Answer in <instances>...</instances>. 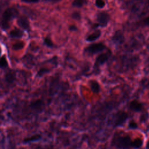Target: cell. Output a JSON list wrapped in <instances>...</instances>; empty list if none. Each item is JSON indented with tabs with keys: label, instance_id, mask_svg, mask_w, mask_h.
I'll return each mask as SVG.
<instances>
[{
	"label": "cell",
	"instance_id": "1",
	"mask_svg": "<svg viewBox=\"0 0 149 149\" xmlns=\"http://www.w3.org/2000/svg\"><path fill=\"white\" fill-rule=\"evenodd\" d=\"M111 144L116 149H139L143 146V140L141 138L132 140L127 134L115 132L111 139Z\"/></svg>",
	"mask_w": 149,
	"mask_h": 149
},
{
	"label": "cell",
	"instance_id": "2",
	"mask_svg": "<svg viewBox=\"0 0 149 149\" xmlns=\"http://www.w3.org/2000/svg\"><path fill=\"white\" fill-rule=\"evenodd\" d=\"M19 16V11L15 7H9L3 12L0 19V27L3 30H6L10 27V22Z\"/></svg>",
	"mask_w": 149,
	"mask_h": 149
},
{
	"label": "cell",
	"instance_id": "3",
	"mask_svg": "<svg viewBox=\"0 0 149 149\" xmlns=\"http://www.w3.org/2000/svg\"><path fill=\"white\" fill-rule=\"evenodd\" d=\"M129 114L124 111H118L114 113L111 118V124L113 127L122 126L129 118Z\"/></svg>",
	"mask_w": 149,
	"mask_h": 149
},
{
	"label": "cell",
	"instance_id": "4",
	"mask_svg": "<svg viewBox=\"0 0 149 149\" xmlns=\"http://www.w3.org/2000/svg\"><path fill=\"white\" fill-rule=\"evenodd\" d=\"M105 45L102 43H95L88 45L84 49L86 54L89 55H92L95 54H97L104 50Z\"/></svg>",
	"mask_w": 149,
	"mask_h": 149
},
{
	"label": "cell",
	"instance_id": "5",
	"mask_svg": "<svg viewBox=\"0 0 149 149\" xmlns=\"http://www.w3.org/2000/svg\"><path fill=\"white\" fill-rule=\"evenodd\" d=\"M110 56L111 53L109 52L100 54L95 59L94 68L95 69H98L100 66L103 65L105 63H106L108 61V60L110 58Z\"/></svg>",
	"mask_w": 149,
	"mask_h": 149
},
{
	"label": "cell",
	"instance_id": "6",
	"mask_svg": "<svg viewBox=\"0 0 149 149\" xmlns=\"http://www.w3.org/2000/svg\"><path fill=\"white\" fill-rule=\"evenodd\" d=\"M129 109L134 112H140L143 110L144 105L139 101L137 100H133L129 102Z\"/></svg>",
	"mask_w": 149,
	"mask_h": 149
},
{
	"label": "cell",
	"instance_id": "7",
	"mask_svg": "<svg viewBox=\"0 0 149 149\" xmlns=\"http://www.w3.org/2000/svg\"><path fill=\"white\" fill-rule=\"evenodd\" d=\"M17 23L18 26L27 31H30V25L28 19L24 16H17Z\"/></svg>",
	"mask_w": 149,
	"mask_h": 149
},
{
	"label": "cell",
	"instance_id": "8",
	"mask_svg": "<svg viewBox=\"0 0 149 149\" xmlns=\"http://www.w3.org/2000/svg\"><path fill=\"white\" fill-rule=\"evenodd\" d=\"M109 20V16L105 12H101L97 15V20L101 26H105Z\"/></svg>",
	"mask_w": 149,
	"mask_h": 149
},
{
	"label": "cell",
	"instance_id": "9",
	"mask_svg": "<svg viewBox=\"0 0 149 149\" xmlns=\"http://www.w3.org/2000/svg\"><path fill=\"white\" fill-rule=\"evenodd\" d=\"M89 87L91 91L94 94H98L101 91V87L99 83L95 80H90L88 81Z\"/></svg>",
	"mask_w": 149,
	"mask_h": 149
},
{
	"label": "cell",
	"instance_id": "10",
	"mask_svg": "<svg viewBox=\"0 0 149 149\" xmlns=\"http://www.w3.org/2000/svg\"><path fill=\"white\" fill-rule=\"evenodd\" d=\"M9 36L10 38H20L23 36V32L19 29H14L12 30L9 34Z\"/></svg>",
	"mask_w": 149,
	"mask_h": 149
},
{
	"label": "cell",
	"instance_id": "11",
	"mask_svg": "<svg viewBox=\"0 0 149 149\" xmlns=\"http://www.w3.org/2000/svg\"><path fill=\"white\" fill-rule=\"evenodd\" d=\"M112 40L115 42L122 43L123 41V34L120 31H117L115 32L114 36H113Z\"/></svg>",
	"mask_w": 149,
	"mask_h": 149
},
{
	"label": "cell",
	"instance_id": "12",
	"mask_svg": "<svg viewBox=\"0 0 149 149\" xmlns=\"http://www.w3.org/2000/svg\"><path fill=\"white\" fill-rule=\"evenodd\" d=\"M101 36V31H96L93 33L91 34L87 37V41H93L98 39L100 36Z\"/></svg>",
	"mask_w": 149,
	"mask_h": 149
},
{
	"label": "cell",
	"instance_id": "13",
	"mask_svg": "<svg viewBox=\"0 0 149 149\" xmlns=\"http://www.w3.org/2000/svg\"><path fill=\"white\" fill-rule=\"evenodd\" d=\"M138 127H139L138 124L134 120H132L129 122V123H128V129H132V130H136V129H137Z\"/></svg>",
	"mask_w": 149,
	"mask_h": 149
},
{
	"label": "cell",
	"instance_id": "14",
	"mask_svg": "<svg viewBox=\"0 0 149 149\" xmlns=\"http://www.w3.org/2000/svg\"><path fill=\"white\" fill-rule=\"evenodd\" d=\"M84 0H74L72 2V6L77 8H81L84 5Z\"/></svg>",
	"mask_w": 149,
	"mask_h": 149
},
{
	"label": "cell",
	"instance_id": "15",
	"mask_svg": "<svg viewBox=\"0 0 149 149\" xmlns=\"http://www.w3.org/2000/svg\"><path fill=\"white\" fill-rule=\"evenodd\" d=\"M24 44L22 41L17 42L13 45V49L15 50L20 49L24 47Z\"/></svg>",
	"mask_w": 149,
	"mask_h": 149
},
{
	"label": "cell",
	"instance_id": "16",
	"mask_svg": "<svg viewBox=\"0 0 149 149\" xmlns=\"http://www.w3.org/2000/svg\"><path fill=\"white\" fill-rule=\"evenodd\" d=\"M8 66V62L5 56H2L0 58V68H4Z\"/></svg>",
	"mask_w": 149,
	"mask_h": 149
},
{
	"label": "cell",
	"instance_id": "17",
	"mask_svg": "<svg viewBox=\"0 0 149 149\" xmlns=\"http://www.w3.org/2000/svg\"><path fill=\"white\" fill-rule=\"evenodd\" d=\"M44 44L48 47H54V43L52 41V40L50 39L49 37H45L44 40Z\"/></svg>",
	"mask_w": 149,
	"mask_h": 149
},
{
	"label": "cell",
	"instance_id": "18",
	"mask_svg": "<svg viewBox=\"0 0 149 149\" xmlns=\"http://www.w3.org/2000/svg\"><path fill=\"white\" fill-rule=\"evenodd\" d=\"M105 1L104 0H95V5L99 8H102L105 6Z\"/></svg>",
	"mask_w": 149,
	"mask_h": 149
},
{
	"label": "cell",
	"instance_id": "19",
	"mask_svg": "<svg viewBox=\"0 0 149 149\" xmlns=\"http://www.w3.org/2000/svg\"><path fill=\"white\" fill-rule=\"evenodd\" d=\"M72 17L74 19H76V20H80L81 16H80V15L77 13V12H74L72 13Z\"/></svg>",
	"mask_w": 149,
	"mask_h": 149
},
{
	"label": "cell",
	"instance_id": "20",
	"mask_svg": "<svg viewBox=\"0 0 149 149\" xmlns=\"http://www.w3.org/2000/svg\"><path fill=\"white\" fill-rule=\"evenodd\" d=\"M40 0H21V1L25 3H37Z\"/></svg>",
	"mask_w": 149,
	"mask_h": 149
},
{
	"label": "cell",
	"instance_id": "21",
	"mask_svg": "<svg viewBox=\"0 0 149 149\" xmlns=\"http://www.w3.org/2000/svg\"><path fill=\"white\" fill-rule=\"evenodd\" d=\"M44 2H51V3H57L61 0H42Z\"/></svg>",
	"mask_w": 149,
	"mask_h": 149
},
{
	"label": "cell",
	"instance_id": "22",
	"mask_svg": "<svg viewBox=\"0 0 149 149\" xmlns=\"http://www.w3.org/2000/svg\"><path fill=\"white\" fill-rule=\"evenodd\" d=\"M36 149H55L54 148H52L51 147H48V146H45V147H37Z\"/></svg>",
	"mask_w": 149,
	"mask_h": 149
},
{
	"label": "cell",
	"instance_id": "23",
	"mask_svg": "<svg viewBox=\"0 0 149 149\" xmlns=\"http://www.w3.org/2000/svg\"><path fill=\"white\" fill-rule=\"evenodd\" d=\"M144 23L146 24H147V25H149V16L147 17V18H146L145 20H144Z\"/></svg>",
	"mask_w": 149,
	"mask_h": 149
},
{
	"label": "cell",
	"instance_id": "24",
	"mask_svg": "<svg viewBox=\"0 0 149 149\" xmlns=\"http://www.w3.org/2000/svg\"><path fill=\"white\" fill-rule=\"evenodd\" d=\"M70 29L71 30H73H73H77V28H76L75 26H70Z\"/></svg>",
	"mask_w": 149,
	"mask_h": 149
},
{
	"label": "cell",
	"instance_id": "25",
	"mask_svg": "<svg viewBox=\"0 0 149 149\" xmlns=\"http://www.w3.org/2000/svg\"><path fill=\"white\" fill-rule=\"evenodd\" d=\"M146 149H149V140L147 141V143L146 145Z\"/></svg>",
	"mask_w": 149,
	"mask_h": 149
},
{
	"label": "cell",
	"instance_id": "26",
	"mask_svg": "<svg viewBox=\"0 0 149 149\" xmlns=\"http://www.w3.org/2000/svg\"><path fill=\"white\" fill-rule=\"evenodd\" d=\"M148 96H149V94H148Z\"/></svg>",
	"mask_w": 149,
	"mask_h": 149
}]
</instances>
